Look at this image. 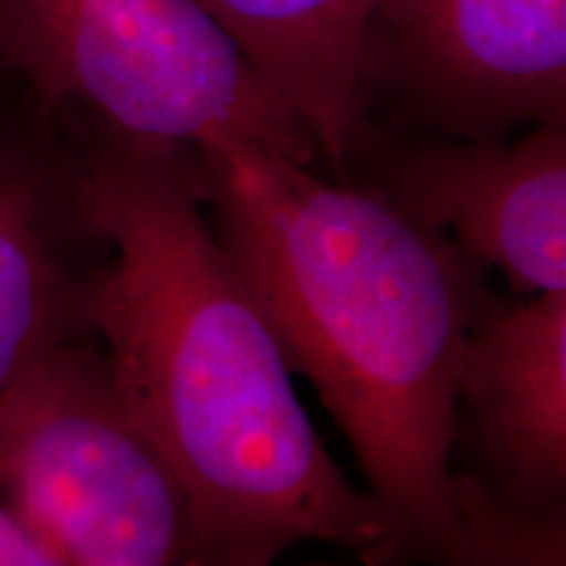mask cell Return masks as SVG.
Returning <instances> with one entry per match:
<instances>
[{
  "label": "cell",
  "instance_id": "cell-1",
  "mask_svg": "<svg viewBox=\"0 0 566 566\" xmlns=\"http://www.w3.org/2000/svg\"><path fill=\"white\" fill-rule=\"evenodd\" d=\"M195 168L218 242L391 520L394 564H467L451 449L464 344L495 307L483 263L370 184L254 142H202Z\"/></svg>",
  "mask_w": 566,
  "mask_h": 566
},
{
  "label": "cell",
  "instance_id": "cell-2",
  "mask_svg": "<svg viewBox=\"0 0 566 566\" xmlns=\"http://www.w3.org/2000/svg\"><path fill=\"white\" fill-rule=\"evenodd\" d=\"M82 150L113 239L92 331L192 501L205 562L265 566L315 541L394 564L391 520L328 454L279 336L202 216L195 150Z\"/></svg>",
  "mask_w": 566,
  "mask_h": 566
},
{
  "label": "cell",
  "instance_id": "cell-3",
  "mask_svg": "<svg viewBox=\"0 0 566 566\" xmlns=\"http://www.w3.org/2000/svg\"><path fill=\"white\" fill-rule=\"evenodd\" d=\"M0 69L82 145L317 147L197 0H0Z\"/></svg>",
  "mask_w": 566,
  "mask_h": 566
},
{
  "label": "cell",
  "instance_id": "cell-4",
  "mask_svg": "<svg viewBox=\"0 0 566 566\" xmlns=\"http://www.w3.org/2000/svg\"><path fill=\"white\" fill-rule=\"evenodd\" d=\"M0 501L61 566L208 564L192 501L97 336L59 346L0 394Z\"/></svg>",
  "mask_w": 566,
  "mask_h": 566
},
{
  "label": "cell",
  "instance_id": "cell-5",
  "mask_svg": "<svg viewBox=\"0 0 566 566\" xmlns=\"http://www.w3.org/2000/svg\"><path fill=\"white\" fill-rule=\"evenodd\" d=\"M378 129L501 142L566 116V0H386L370 38Z\"/></svg>",
  "mask_w": 566,
  "mask_h": 566
},
{
  "label": "cell",
  "instance_id": "cell-6",
  "mask_svg": "<svg viewBox=\"0 0 566 566\" xmlns=\"http://www.w3.org/2000/svg\"><path fill=\"white\" fill-rule=\"evenodd\" d=\"M113 239L82 145L17 82L0 95V394L40 359L95 336Z\"/></svg>",
  "mask_w": 566,
  "mask_h": 566
},
{
  "label": "cell",
  "instance_id": "cell-7",
  "mask_svg": "<svg viewBox=\"0 0 566 566\" xmlns=\"http://www.w3.org/2000/svg\"><path fill=\"white\" fill-rule=\"evenodd\" d=\"M344 179L449 233L522 294L566 289V116L522 139L472 142L378 129Z\"/></svg>",
  "mask_w": 566,
  "mask_h": 566
},
{
  "label": "cell",
  "instance_id": "cell-8",
  "mask_svg": "<svg viewBox=\"0 0 566 566\" xmlns=\"http://www.w3.org/2000/svg\"><path fill=\"white\" fill-rule=\"evenodd\" d=\"M472 472L527 520L566 525V289L530 304H495L464 344L457 428Z\"/></svg>",
  "mask_w": 566,
  "mask_h": 566
},
{
  "label": "cell",
  "instance_id": "cell-9",
  "mask_svg": "<svg viewBox=\"0 0 566 566\" xmlns=\"http://www.w3.org/2000/svg\"><path fill=\"white\" fill-rule=\"evenodd\" d=\"M344 179L373 132L370 38L386 0H197Z\"/></svg>",
  "mask_w": 566,
  "mask_h": 566
},
{
  "label": "cell",
  "instance_id": "cell-10",
  "mask_svg": "<svg viewBox=\"0 0 566 566\" xmlns=\"http://www.w3.org/2000/svg\"><path fill=\"white\" fill-rule=\"evenodd\" d=\"M0 566H61L38 535L0 501Z\"/></svg>",
  "mask_w": 566,
  "mask_h": 566
},
{
  "label": "cell",
  "instance_id": "cell-11",
  "mask_svg": "<svg viewBox=\"0 0 566 566\" xmlns=\"http://www.w3.org/2000/svg\"><path fill=\"white\" fill-rule=\"evenodd\" d=\"M11 84H13V82L9 80V76H6V74H3V69H0V95H3V92H6V90H9V87H11Z\"/></svg>",
  "mask_w": 566,
  "mask_h": 566
}]
</instances>
